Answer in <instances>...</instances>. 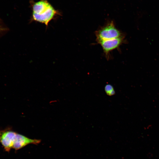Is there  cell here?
Here are the masks:
<instances>
[{
    "label": "cell",
    "mask_w": 159,
    "mask_h": 159,
    "mask_svg": "<svg viewBox=\"0 0 159 159\" xmlns=\"http://www.w3.org/2000/svg\"><path fill=\"white\" fill-rule=\"evenodd\" d=\"M6 28L5 26L3 23L0 19V33H1L2 32L6 31Z\"/></svg>",
    "instance_id": "cell-7"
},
{
    "label": "cell",
    "mask_w": 159,
    "mask_h": 159,
    "mask_svg": "<svg viewBox=\"0 0 159 159\" xmlns=\"http://www.w3.org/2000/svg\"><path fill=\"white\" fill-rule=\"evenodd\" d=\"M105 90L107 95L111 96L114 94L115 92L112 86L110 85H107L105 87Z\"/></svg>",
    "instance_id": "cell-6"
},
{
    "label": "cell",
    "mask_w": 159,
    "mask_h": 159,
    "mask_svg": "<svg viewBox=\"0 0 159 159\" xmlns=\"http://www.w3.org/2000/svg\"><path fill=\"white\" fill-rule=\"evenodd\" d=\"M16 134L11 131H5L1 133L0 141L6 150L9 151L12 147Z\"/></svg>",
    "instance_id": "cell-5"
},
{
    "label": "cell",
    "mask_w": 159,
    "mask_h": 159,
    "mask_svg": "<svg viewBox=\"0 0 159 159\" xmlns=\"http://www.w3.org/2000/svg\"><path fill=\"white\" fill-rule=\"evenodd\" d=\"M40 142V140L29 139L23 135L16 133L14 141L12 147L16 150H18L29 144H37Z\"/></svg>",
    "instance_id": "cell-4"
},
{
    "label": "cell",
    "mask_w": 159,
    "mask_h": 159,
    "mask_svg": "<svg viewBox=\"0 0 159 159\" xmlns=\"http://www.w3.org/2000/svg\"><path fill=\"white\" fill-rule=\"evenodd\" d=\"M32 20L47 26L49 23L60 13L48 0L32 2Z\"/></svg>",
    "instance_id": "cell-1"
},
{
    "label": "cell",
    "mask_w": 159,
    "mask_h": 159,
    "mask_svg": "<svg viewBox=\"0 0 159 159\" xmlns=\"http://www.w3.org/2000/svg\"><path fill=\"white\" fill-rule=\"evenodd\" d=\"M97 42L117 38L122 36V33L112 21L102 27L96 32Z\"/></svg>",
    "instance_id": "cell-2"
},
{
    "label": "cell",
    "mask_w": 159,
    "mask_h": 159,
    "mask_svg": "<svg viewBox=\"0 0 159 159\" xmlns=\"http://www.w3.org/2000/svg\"><path fill=\"white\" fill-rule=\"evenodd\" d=\"M124 36L101 41L98 43L102 46L105 55L107 57L109 52L118 47L123 41Z\"/></svg>",
    "instance_id": "cell-3"
}]
</instances>
